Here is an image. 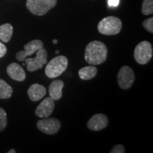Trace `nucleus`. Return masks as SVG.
Segmentation results:
<instances>
[{"label": "nucleus", "instance_id": "9d476101", "mask_svg": "<svg viewBox=\"0 0 153 153\" xmlns=\"http://www.w3.org/2000/svg\"><path fill=\"white\" fill-rule=\"evenodd\" d=\"M54 108V100L51 97H47L36 108V114L40 118H48L52 114Z\"/></svg>", "mask_w": 153, "mask_h": 153}, {"label": "nucleus", "instance_id": "6e6552de", "mask_svg": "<svg viewBox=\"0 0 153 153\" xmlns=\"http://www.w3.org/2000/svg\"><path fill=\"white\" fill-rule=\"evenodd\" d=\"M60 120L56 118H43L37 122V128L43 133L48 135H54L60 128Z\"/></svg>", "mask_w": 153, "mask_h": 153}, {"label": "nucleus", "instance_id": "9b49d317", "mask_svg": "<svg viewBox=\"0 0 153 153\" xmlns=\"http://www.w3.org/2000/svg\"><path fill=\"white\" fill-rule=\"evenodd\" d=\"M108 119L104 114H98L93 116L87 122L88 128L94 131L104 129L108 126Z\"/></svg>", "mask_w": 153, "mask_h": 153}, {"label": "nucleus", "instance_id": "6ab92c4d", "mask_svg": "<svg viewBox=\"0 0 153 153\" xmlns=\"http://www.w3.org/2000/svg\"><path fill=\"white\" fill-rule=\"evenodd\" d=\"M7 113L2 108H0V131H2L7 126Z\"/></svg>", "mask_w": 153, "mask_h": 153}, {"label": "nucleus", "instance_id": "2eb2a0df", "mask_svg": "<svg viewBox=\"0 0 153 153\" xmlns=\"http://www.w3.org/2000/svg\"><path fill=\"white\" fill-rule=\"evenodd\" d=\"M97 74V68L95 66L84 67L79 70L80 79L83 80H89L93 79Z\"/></svg>", "mask_w": 153, "mask_h": 153}, {"label": "nucleus", "instance_id": "f3484780", "mask_svg": "<svg viewBox=\"0 0 153 153\" xmlns=\"http://www.w3.org/2000/svg\"><path fill=\"white\" fill-rule=\"evenodd\" d=\"M13 89L10 85L4 80L0 79V99H6L11 97Z\"/></svg>", "mask_w": 153, "mask_h": 153}, {"label": "nucleus", "instance_id": "f03ea898", "mask_svg": "<svg viewBox=\"0 0 153 153\" xmlns=\"http://www.w3.org/2000/svg\"><path fill=\"white\" fill-rule=\"evenodd\" d=\"M68 65V58L63 55H58L48 63L45 70V74L49 78H56L65 71Z\"/></svg>", "mask_w": 153, "mask_h": 153}, {"label": "nucleus", "instance_id": "dca6fc26", "mask_svg": "<svg viewBox=\"0 0 153 153\" xmlns=\"http://www.w3.org/2000/svg\"><path fill=\"white\" fill-rule=\"evenodd\" d=\"M13 34V26L10 24H4L0 26V39L7 43L10 41Z\"/></svg>", "mask_w": 153, "mask_h": 153}, {"label": "nucleus", "instance_id": "5701e85b", "mask_svg": "<svg viewBox=\"0 0 153 153\" xmlns=\"http://www.w3.org/2000/svg\"><path fill=\"white\" fill-rule=\"evenodd\" d=\"M120 3V0H108V5L110 7H118Z\"/></svg>", "mask_w": 153, "mask_h": 153}, {"label": "nucleus", "instance_id": "4be33fe9", "mask_svg": "<svg viewBox=\"0 0 153 153\" xmlns=\"http://www.w3.org/2000/svg\"><path fill=\"white\" fill-rule=\"evenodd\" d=\"M7 47L5 46L4 44H3L1 42H0V58L4 56L6 53H7Z\"/></svg>", "mask_w": 153, "mask_h": 153}, {"label": "nucleus", "instance_id": "a878e982", "mask_svg": "<svg viewBox=\"0 0 153 153\" xmlns=\"http://www.w3.org/2000/svg\"><path fill=\"white\" fill-rule=\"evenodd\" d=\"M59 52H60V51H56V52H55V53H56L57 54V53H59Z\"/></svg>", "mask_w": 153, "mask_h": 153}, {"label": "nucleus", "instance_id": "0eeeda50", "mask_svg": "<svg viewBox=\"0 0 153 153\" xmlns=\"http://www.w3.org/2000/svg\"><path fill=\"white\" fill-rule=\"evenodd\" d=\"M119 87L123 89H128L133 85L135 80V74L133 69L128 66H123L120 68L117 76Z\"/></svg>", "mask_w": 153, "mask_h": 153}, {"label": "nucleus", "instance_id": "7ed1b4c3", "mask_svg": "<svg viewBox=\"0 0 153 153\" xmlns=\"http://www.w3.org/2000/svg\"><path fill=\"white\" fill-rule=\"evenodd\" d=\"M122 28L121 21L116 16H107L98 24L99 32L103 35L113 36L119 33Z\"/></svg>", "mask_w": 153, "mask_h": 153}, {"label": "nucleus", "instance_id": "ddd939ff", "mask_svg": "<svg viewBox=\"0 0 153 153\" xmlns=\"http://www.w3.org/2000/svg\"><path fill=\"white\" fill-rule=\"evenodd\" d=\"M46 92L45 87L39 84H33L28 89V97L33 101L41 100L46 94Z\"/></svg>", "mask_w": 153, "mask_h": 153}, {"label": "nucleus", "instance_id": "1a4fd4ad", "mask_svg": "<svg viewBox=\"0 0 153 153\" xmlns=\"http://www.w3.org/2000/svg\"><path fill=\"white\" fill-rule=\"evenodd\" d=\"M43 48V42L40 40H33L24 45V51H19L16 53V57L19 61H24L25 59L30 56L39 49Z\"/></svg>", "mask_w": 153, "mask_h": 153}, {"label": "nucleus", "instance_id": "412c9836", "mask_svg": "<svg viewBox=\"0 0 153 153\" xmlns=\"http://www.w3.org/2000/svg\"><path fill=\"white\" fill-rule=\"evenodd\" d=\"M111 153H124L125 152V148L122 145H116L112 150H111Z\"/></svg>", "mask_w": 153, "mask_h": 153}, {"label": "nucleus", "instance_id": "aec40b11", "mask_svg": "<svg viewBox=\"0 0 153 153\" xmlns=\"http://www.w3.org/2000/svg\"><path fill=\"white\" fill-rule=\"evenodd\" d=\"M143 27H144L147 30L150 32L151 33H153V18L150 17L146 20H145L143 23Z\"/></svg>", "mask_w": 153, "mask_h": 153}, {"label": "nucleus", "instance_id": "39448f33", "mask_svg": "<svg viewBox=\"0 0 153 153\" xmlns=\"http://www.w3.org/2000/svg\"><path fill=\"white\" fill-rule=\"evenodd\" d=\"M152 47L150 42L144 41L140 42L135 47L134 57L140 65H145L152 57Z\"/></svg>", "mask_w": 153, "mask_h": 153}, {"label": "nucleus", "instance_id": "b1692460", "mask_svg": "<svg viewBox=\"0 0 153 153\" xmlns=\"http://www.w3.org/2000/svg\"><path fill=\"white\" fill-rule=\"evenodd\" d=\"M15 152H16V150H13V149L12 150H10L9 151H8V153H15Z\"/></svg>", "mask_w": 153, "mask_h": 153}, {"label": "nucleus", "instance_id": "423d86ee", "mask_svg": "<svg viewBox=\"0 0 153 153\" xmlns=\"http://www.w3.org/2000/svg\"><path fill=\"white\" fill-rule=\"evenodd\" d=\"M48 53L46 50L43 48L36 51V55L34 58H27L24 61L26 62V68L29 72H34L43 68L44 65L47 63Z\"/></svg>", "mask_w": 153, "mask_h": 153}, {"label": "nucleus", "instance_id": "4468645a", "mask_svg": "<svg viewBox=\"0 0 153 153\" xmlns=\"http://www.w3.org/2000/svg\"><path fill=\"white\" fill-rule=\"evenodd\" d=\"M64 87V82L62 80H55L49 87L50 97L54 101L59 100L62 96V88Z\"/></svg>", "mask_w": 153, "mask_h": 153}, {"label": "nucleus", "instance_id": "393cba45", "mask_svg": "<svg viewBox=\"0 0 153 153\" xmlns=\"http://www.w3.org/2000/svg\"><path fill=\"white\" fill-rule=\"evenodd\" d=\"M53 43H54V44H56L57 43V40H53Z\"/></svg>", "mask_w": 153, "mask_h": 153}, {"label": "nucleus", "instance_id": "f8f14e48", "mask_svg": "<svg viewBox=\"0 0 153 153\" xmlns=\"http://www.w3.org/2000/svg\"><path fill=\"white\" fill-rule=\"evenodd\" d=\"M7 74L11 79L18 82H22L26 79V72L22 67L16 62L11 63L7 68Z\"/></svg>", "mask_w": 153, "mask_h": 153}, {"label": "nucleus", "instance_id": "20e7f679", "mask_svg": "<svg viewBox=\"0 0 153 153\" xmlns=\"http://www.w3.org/2000/svg\"><path fill=\"white\" fill-rule=\"evenodd\" d=\"M57 0H27L26 7L33 14L43 16L55 7Z\"/></svg>", "mask_w": 153, "mask_h": 153}, {"label": "nucleus", "instance_id": "a211bd4d", "mask_svg": "<svg viewBox=\"0 0 153 153\" xmlns=\"http://www.w3.org/2000/svg\"><path fill=\"white\" fill-rule=\"evenodd\" d=\"M142 13L144 15H150L153 13V0H144L142 6Z\"/></svg>", "mask_w": 153, "mask_h": 153}, {"label": "nucleus", "instance_id": "f257e3e1", "mask_svg": "<svg viewBox=\"0 0 153 153\" xmlns=\"http://www.w3.org/2000/svg\"><path fill=\"white\" fill-rule=\"evenodd\" d=\"M107 53L108 51L104 43L94 41L90 42L86 47L85 58L88 64L97 65L106 61Z\"/></svg>", "mask_w": 153, "mask_h": 153}]
</instances>
